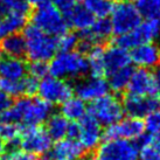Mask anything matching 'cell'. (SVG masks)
Masks as SVG:
<instances>
[{
    "instance_id": "cell-1",
    "label": "cell",
    "mask_w": 160,
    "mask_h": 160,
    "mask_svg": "<svg viewBox=\"0 0 160 160\" xmlns=\"http://www.w3.org/2000/svg\"><path fill=\"white\" fill-rule=\"evenodd\" d=\"M52 104L40 97L25 96L20 97L13 104L11 103V105L0 115V120L22 124V126H39L52 115Z\"/></svg>"
},
{
    "instance_id": "cell-2",
    "label": "cell",
    "mask_w": 160,
    "mask_h": 160,
    "mask_svg": "<svg viewBox=\"0 0 160 160\" xmlns=\"http://www.w3.org/2000/svg\"><path fill=\"white\" fill-rule=\"evenodd\" d=\"M49 75L60 78H80L89 72L88 61L83 52L69 50L55 54L48 64Z\"/></svg>"
},
{
    "instance_id": "cell-3",
    "label": "cell",
    "mask_w": 160,
    "mask_h": 160,
    "mask_svg": "<svg viewBox=\"0 0 160 160\" xmlns=\"http://www.w3.org/2000/svg\"><path fill=\"white\" fill-rule=\"evenodd\" d=\"M23 29V39L26 43L25 55L29 58V61H50L54 55L58 53L55 36L42 32L34 25L26 26Z\"/></svg>"
},
{
    "instance_id": "cell-4",
    "label": "cell",
    "mask_w": 160,
    "mask_h": 160,
    "mask_svg": "<svg viewBox=\"0 0 160 160\" xmlns=\"http://www.w3.org/2000/svg\"><path fill=\"white\" fill-rule=\"evenodd\" d=\"M32 25L55 38L68 28L64 14L49 1L36 7L32 14Z\"/></svg>"
},
{
    "instance_id": "cell-5",
    "label": "cell",
    "mask_w": 160,
    "mask_h": 160,
    "mask_svg": "<svg viewBox=\"0 0 160 160\" xmlns=\"http://www.w3.org/2000/svg\"><path fill=\"white\" fill-rule=\"evenodd\" d=\"M160 36V19L147 18L139 23L132 31L117 35L116 45L126 50H131L142 43L154 42Z\"/></svg>"
},
{
    "instance_id": "cell-6",
    "label": "cell",
    "mask_w": 160,
    "mask_h": 160,
    "mask_svg": "<svg viewBox=\"0 0 160 160\" xmlns=\"http://www.w3.org/2000/svg\"><path fill=\"white\" fill-rule=\"evenodd\" d=\"M110 23L112 27V33L120 35L133 28L142 22V14L139 13L137 6L132 1L123 0L118 1L111 7L110 11Z\"/></svg>"
},
{
    "instance_id": "cell-7",
    "label": "cell",
    "mask_w": 160,
    "mask_h": 160,
    "mask_svg": "<svg viewBox=\"0 0 160 160\" xmlns=\"http://www.w3.org/2000/svg\"><path fill=\"white\" fill-rule=\"evenodd\" d=\"M137 142L126 139H107L99 144L90 160H138Z\"/></svg>"
},
{
    "instance_id": "cell-8",
    "label": "cell",
    "mask_w": 160,
    "mask_h": 160,
    "mask_svg": "<svg viewBox=\"0 0 160 160\" xmlns=\"http://www.w3.org/2000/svg\"><path fill=\"white\" fill-rule=\"evenodd\" d=\"M89 115H91L101 125L109 126L118 122L124 117L123 103L115 95H104L96 101H92L89 108Z\"/></svg>"
},
{
    "instance_id": "cell-9",
    "label": "cell",
    "mask_w": 160,
    "mask_h": 160,
    "mask_svg": "<svg viewBox=\"0 0 160 160\" xmlns=\"http://www.w3.org/2000/svg\"><path fill=\"white\" fill-rule=\"evenodd\" d=\"M72 87L64 78H60L53 75H47L39 81L36 93L41 99L48 102L52 105L61 104L67 98L72 96Z\"/></svg>"
},
{
    "instance_id": "cell-10",
    "label": "cell",
    "mask_w": 160,
    "mask_h": 160,
    "mask_svg": "<svg viewBox=\"0 0 160 160\" xmlns=\"http://www.w3.org/2000/svg\"><path fill=\"white\" fill-rule=\"evenodd\" d=\"M21 146L28 153L42 156L48 153L53 145V139L50 138L46 129L39 126H21L20 142Z\"/></svg>"
},
{
    "instance_id": "cell-11",
    "label": "cell",
    "mask_w": 160,
    "mask_h": 160,
    "mask_svg": "<svg viewBox=\"0 0 160 160\" xmlns=\"http://www.w3.org/2000/svg\"><path fill=\"white\" fill-rule=\"evenodd\" d=\"M145 133V123L142 118L137 117H126L118 122L107 126L103 132V137L107 139H126L136 142Z\"/></svg>"
},
{
    "instance_id": "cell-12",
    "label": "cell",
    "mask_w": 160,
    "mask_h": 160,
    "mask_svg": "<svg viewBox=\"0 0 160 160\" xmlns=\"http://www.w3.org/2000/svg\"><path fill=\"white\" fill-rule=\"evenodd\" d=\"M102 125L93 118L92 116L87 115L77 122V136L76 140L80 142L85 152L95 151L101 144L103 138Z\"/></svg>"
},
{
    "instance_id": "cell-13",
    "label": "cell",
    "mask_w": 160,
    "mask_h": 160,
    "mask_svg": "<svg viewBox=\"0 0 160 160\" xmlns=\"http://www.w3.org/2000/svg\"><path fill=\"white\" fill-rule=\"evenodd\" d=\"M112 34L110 20L107 18H96L90 28L81 32L78 47L81 48V52H88L92 46L102 45Z\"/></svg>"
},
{
    "instance_id": "cell-14",
    "label": "cell",
    "mask_w": 160,
    "mask_h": 160,
    "mask_svg": "<svg viewBox=\"0 0 160 160\" xmlns=\"http://www.w3.org/2000/svg\"><path fill=\"white\" fill-rule=\"evenodd\" d=\"M122 103L126 115L137 118H144L160 107V97L157 95L139 96L128 93Z\"/></svg>"
},
{
    "instance_id": "cell-15",
    "label": "cell",
    "mask_w": 160,
    "mask_h": 160,
    "mask_svg": "<svg viewBox=\"0 0 160 160\" xmlns=\"http://www.w3.org/2000/svg\"><path fill=\"white\" fill-rule=\"evenodd\" d=\"M75 93L84 102H92L109 93V84L104 77L90 76L76 84Z\"/></svg>"
},
{
    "instance_id": "cell-16",
    "label": "cell",
    "mask_w": 160,
    "mask_h": 160,
    "mask_svg": "<svg viewBox=\"0 0 160 160\" xmlns=\"http://www.w3.org/2000/svg\"><path fill=\"white\" fill-rule=\"evenodd\" d=\"M130 58L136 67L153 69L160 64V47L154 42L139 45L131 49Z\"/></svg>"
},
{
    "instance_id": "cell-17",
    "label": "cell",
    "mask_w": 160,
    "mask_h": 160,
    "mask_svg": "<svg viewBox=\"0 0 160 160\" xmlns=\"http://www.w3.org/2000/svg\"><path fill=\"white\" fill-rule=\"evenodd\" d=\"M85 151L74 138H62L56 140L49 150V160H81Z\"/></svg>"
},
{
    "instance_id": "cell-18",
    "label": "cell",
    "mask_w": 160,
    "mask_h": 160,
    "mask_svg": "<svg viewBox=\"0 0 160 160\" xmlns=\"http://www.w3.org/2000/svg\"><path fill=\"white\" fill-rule=\"evenodd\" d=\"M128 90L129 93L139 96L156 95L153 75L151 71L144 68H138L137 70L132 71L128 84Z\"/></svg>"
},
{
    "instance_id": "cell-19",
    "label": "cell",
    "mask_w": 160,
    "mask_h": 160,
    "mask_svg": "<svg viewBox=\"0 0 160 160\" xmlns=\"http://www.w3.org/2000/svg\"><path fill=\"white\" fill-rule=\"evenodd\" d=\"M27 75V64L22 58L2 56L0 61V78L7 81H20Z\"/></svg>"
},
{
    "instance_id": "cell-20",
    "label": "cell",
    "mask_w": 160,
    "mask_h": 160,
    "mask_svg": "<svg viewBox=\"0 0 160 160\" xmlns=\"http://www.w3.org/2000/svg\"><path fill=\"white\" fill-rule=\"evenodd\" d=\"M64 17L67 20L68 27H71L72 29L78 32H84L90 28L96 19L84 6L78 5H76L67 14H64Z\"/></svg>"
},
{
    "instance_id": "cell-21",
    "label": "cell",
    "mask_w": 160,
    "mask_h": 160,
    "mask_svg": "<svg viewBox=\"0 0 160 160\" xmlns=\"http://www.w3.org/2000/svg\"><path fill=\"white\" fill-rule=\"evenodd\" d=\"M104 61H105L107 74H109V72H111L113 70L130 66L131 58H130V53L126 49L116 45L105 49V52H104Z\"/></svg>"
},
{
    "instance_id": "cell-22",
    "label": "cell",
    "mask_w": 160,
    "mask_h": 160,
    "mask_svg": "<svg viewBox=\"0 0 160 160\" xmlns=\"http://www.w3.org/2000/svg\"><path fill=\"white\" fill-rule=\"evenodd\" d=\"M0 52L5 56L11 58H22L26 52V43L23 35L19 33L2 36L0 41Z\"/></svg>"
},
{
    "instance_id": "cell-23",
    "label": "cell",
    "mask_w": 160,
    "mask_h": 160,
    "mask_svg": "<svg viewBox=\"0 0 160 160\" xmlns=\"http://www.w3.org/2000/svg\"><path fill=\"white\" fill-rule=\"evenodd\" d=\"M27 14L20 12H6L0 20V38L19 33L26 27Z\"/></svg>"
},
{
    "instance_id": "cell-24",
    "label": "cell",
    "mask_w": 160,
    "mask_h": 160,
    "mask_svg": "<svg viewBox=\"0 0 160 160\" xmlns=\"http://www.w3.org/2000/svg\"><path fill=\"white\" fill-rule=\"evenodd\" d=\"M60 113L67 118L69 122H78L87 115V105L85 102L82 101L80 97H72L70 96L61 104Z\"/></svg>"
},
{
    "instance_id": "cell-25",
    "label": "cell",
    "mask_w": 160,
    "mask_h": 160,
    "mask_svg": "<svg viewBox=\"0 0 160 160\" xmlns=\"http://www.w3.org/2000/svg\"><path fill=\"white\" fill-rule=\"evenodd\" d=\"M136 142L139 147L138 160H160V139L144 133Z\"/></svg>"
},
{
    "instance_id": "cell-26",
    "label": "cell",
    "mask_w": 160,
    "mask_h": 160,
    "mask_svg": "<svg viewBox=\"0 0 160 160\" xmlns=\"http://www.w3.org/2000/svg\"><path fill=\"white\" fill-rule=\"evenodd\" d=\"M104 52L105 49L101 45H95L87 52V61H88V68L91 76H98L103 77L107 75L105 69V61H104Z\"/></svg>"
},
{
    "instance_id": "cell-27",
    "label": "cell",
    "mask_w": 160,
    "mask_h": 160,
    "mask_svg": "<svg viewBox=\"0 0 160 160\" xmlns=\"http://www.w3.org/2000/svg\"><path fill=\"white\" fill-rule=\"evenodd\" d=\"M46 123V131L53 140H58L68 137V130L70 122L64 118L61 113H52Z\"/></svg>"
},
{
    "instance_id": "cell-28",
    "label": "cell",
    "mask_w": 160,
    "mask_h": 160,
    "mask_svg": "<svg viewBox=\"0 0 160 160\" xmlns=\"http://www.w3.org/2000/svg\"><path fill=\"white\" fill-rule=\"evenodd\" d=\"M132 71H133L132 68L130 66H126V67H123L107 74V82L109 84V89H111L116 93H120L128 89V84H129Z\"/></svg>"
},
{
    "instance_id": "cell-29",
    "label": "cell",
    "mask_w": 160,
    "mask_h": 160,
    "mask_svg": "<svg viewBox=\"0 0 160 160\" xmlns=\"http://www.w3.org/2000/svg\"><path fill=\"white\" fill-rule=\"evenodd\" d=\"M21 136V126L17 123L0 120V138L5 144L12 146L18 145Z\"/></svg>"
},
{
    "instance_id": "cell-30",
    "label": "cell",
    "mask_w": 160,
    "mask_h": 160,
    "mask_svg": "<svg viewBox=\"0 0 160 160\" xmlns=\"http://www.w3.org/2000/svg\"><path fill=\"white\" fill-rule=\"evenodd\" d=\"M83 6L95 18H107L110 14L112 5L108 0H82Z\"/></svg>"
},
{
    "instance_id": "cell-31",
    "label": "cell",
    "mask_w": 160,
    "mask_h": 160,
    "mask_svg": "<svg viewBox=\"0 0 160 160\" xmlns=\"http://www.w3.org/2000/svg\"><path fill=\"white\" fill-rule=\"evenodd\" d=\"M55 39H56L58 50H60V52L74 50V49L78 47V42H80V36L77 35L76 33H74V32L69 31L61 33Z\"/></svg>"
},
{
    "instance_id": "cell-32",
    "label": "cell",
    "mask_w": 160,
    "mask_h": 160,
    "mask_svg": "<svg viewBox=\"0 0 160 160\" xmlns=\"http://www.w3.org/2000/svg\"><path fill=\"white\" fill-rule=\"evenodd\" d=\"M136 6L145 19L158 18L160 13V0H136Z\"/></svg>"
},
{
    "instance_id": "cell-33",
    "label": "cell",
    "mask_w": 160,
    "mask_h": 160,
    "mask_svg": "<svg viewBox=\"0 0 160 160\" xmlns=\"http://www.w3.org/2000/svg\"><path fill=\"white\" fill-rule=\"evenodd\" d=\"M145 123V131L148 132L151 137L160 139V107L146 116Z\"/></svg>"
},
{
    "instance_id": "cell-34",
    "label": "cell",
    "mask_w": 160,
    "mask_h": 160,
    "mask_svg": "<svg viewBox=\"0 0 160 160\" xmlns=\"http://www.w3.org/2000/svg\"><path fill=\"white\" fill-rule=\"evenodd\" d=\"M0 5L7 12H20L27 14L29 11L27 0H0Z\"/></svg>"
},
{
    "instance_id": "cell-35",
    "label": "cell",
    "mask_w": 160,
    "mask_h": 160,
    "mask_svg": "<svg viewBox=\"0 0 160 160\" xmlns=\"http://www.w3.org/2000/svg\"><path fill=\"white\" fill-rule=\"evenodd\" d=\"M27 72L28 75L35 77L36 80L40 81L45 76L49 74L48 71V64L47 62H41V61H33V62L27 66Z\"/></svg>"
},
{
    "instance_id": "cell-36",
    "label": "cell",
    "mask_w": 160,
    "mask_h": 160,
    "mask_svg": "<svg viewBox=\"0 0 160 160\" xmlns=\"http://www.w3.org/2000/svg\"><path fill=\"white\" fill-rule=\"evenodd\" d=\"M33 156L31 153L25 151L23 148L14 147L8 151H4L0 156V160H32Z\"/></svg>"
},
{
    "instance_id": "cell-37",
    "label": "cell",
    "mask_w": 160,
    "mask_h": 160,
    "mask_svg": "<svg viewBox=\"0 0 160 160\" xmlns=\"http://www.w3.org/2000/svg\"><path fill=\"white\" fill-rule=\"evenodd\" d=\"M39 80L31 75H26L22 78V93L23 96H33L38 91Z\"/></svg>"
},
{
    "instance_id": "cell-38",
    "label": "cell",
    "mask_w": 160,
    "mask_h": 160,
    "mask_svg": "<svg viewBox=\"0 0 160 160\" xmlns=\"http://www.w3.org/2000/svg\"><path fill=\"white\" fill-rule=\"evenodd\" d=\"M50 1L58 11H61L63 14H67L77 5L78 0H50Z\"/></svg>"
},
{
    "instance_id": "cell-39",
    "label": "cell",
    "mask_w": 160,
    "mask_h": 160,
    "mask_svg": "<svg viewBox=\"0 0 160 160\" xmlns=\"http://www.w3.org/2000/svg\"><path fill=\"white\" fill-rule=\"evenodd\" d=\"M11 105V98L4 91L0 90V115Z\"/></svg>"
},
{
    "instance_id": "cell-40",
    "label": "cell",
    "mask_w": 160,
    "mask_h": 160,
    "mask_svg": "<svg viewBox=\"0 0 160 160\" xmlns=\"http://www.w3.org/2000/svg\"><path fill=\"white\" fill-rule=\"evenodd\" d=\"M153 75V82H154V89H156V95L160 97V64L156 67V70L152 74Z\"/></svg>"
},
{
    "instance_id": "cell-41",
    "label": "cell",
    "mask_w": 160,
    "mask_h": 160,
    "mask_svg": "<svg viewBox=\"0 0 160 160\" xmlns=\"http://www.w3.org/2000/svg\"><path fill=\"white\" fill-rule=\"evenodd\" d=\"M49 0H27V2L29 6H34V7H38L40 5H43L46 2H48Z\"/></svg>"
},
{
    "instance_id": "cell-42",
    "label": "cell",
    "mask_w": 160,
    "mask_h": 160,
    "mask_svg": "<svg viewBox=\"0 0 160 160\" xmlns=\"http://www.w3.org/2000/svg\"><path fill=\"white\" fill-rule=\"evenodd\" d=\"M6 12H7V11H6V9H5L1 5H0V20L4 18V15L6 14Z\"/></svg>"
},
{
    "instance_id": "cell-43",
    "label": "cell",
    "mask_w": 160,
    "mask_h": 160,
    "mask_svg": "<svg viewBox=\"0 0 160 160\" xmlns=\"http://www.w3.org/2000/svg\"><path fill=\"white\" fill-rule=\"evenodd\" d=\"M4 145H5V142L1 140V138H0V156L2 154V152H4Z\"/></svg>"
},
{
    "instance_id": "cell-44",
    "label": "cell",
    "mask_w": 160,
    "mask_h": 160,
    "mask_svg": "<svg viewBox=\"0 0 160 160\" xmlns=\"http://www.w3.org/2000/svg\"><path fill=\"white\" fill-rule=\"evenodd\" d=\"M2 56H4V55H2V53L0 52V61H1V58H2Z\"/></svg>"
},
{
    "instance_id": "cell-45",
    "label": "cell",
    "mask_w": 160,
    "mask_h": 160,
    "mask_svg": "<svg viewBox=\"0 0 160 160\" xmlns=\"http://www.w3.org/2000/svg\"><path fill=\"white\" fill-rule=\"evenodd\" d=\"M32 160H43V159H34V158H33Z\"/></svg>"
},
{
    "instance_id": "cell-46",
    "label": "cell",
    "mask_w": 160,
    "mask_h": 160,
    "mask_svg": "<svg viewBox=\"0 0 160 160\" xmlns=\"http://www.w3.org/2000/svg\"><path fill=\"white\" fill-rule=\"evenodd\" d=\"M128 1H132V2H133V1H136V0H128Z\"/></svg>"
},
{
    "instance_id": "cell-47",
    "label": "cell",
    "mask_w": 160,
    "mask_h": 160,
    "mask_svg": "<svg viewBox=\"0 0 160 160\" xmlns=\"http://www.w3.org/2000/svg\"><path fill=\"white\" fill-rule=\"evenodd\" d=\"M158 18H159V19H160V13H159V15H158Z\"/></svg>"
}]
</instances>
